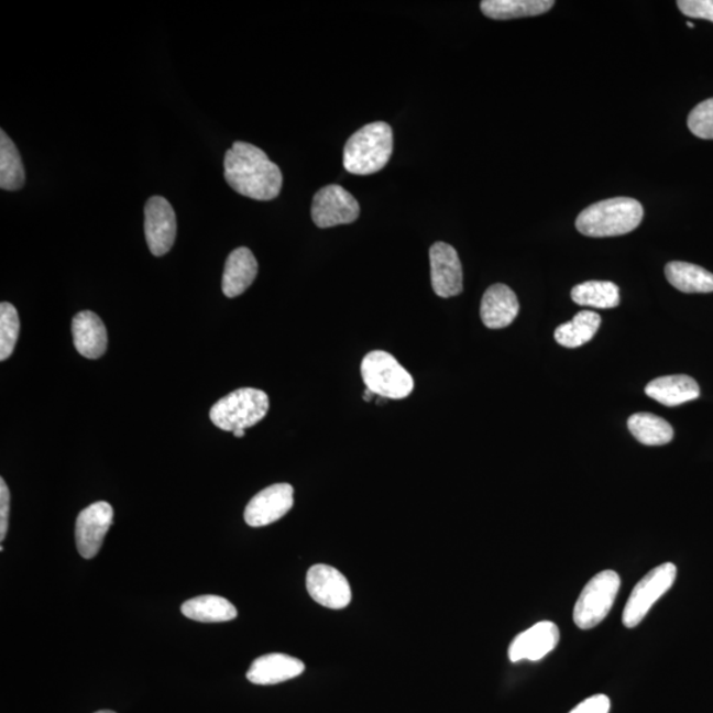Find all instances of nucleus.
<instances>
[{
    "label": "nucleus",
    "mask_w": 713,
    "mask_h": 713,
    "mask_svg": "<svg viewBox=\"0 0 713 713\" xmlns=\"http://www.w3.org/2000/svg\"><path fill=\"white\" fill-rule=\"evenodd\" d=\"M677 566L672 563L660 564L639 580L634 586L623 613V623L626 627H636L649 613L651 606L670 590L677 579Z\"/></svg>",
    "instance_id": "7"
},
{
    "label": "nucleus",
    "mask_w": 713,
    "mask_h": 713,
    "mask_svg": "<svg viewBox=\"0 0 713 713\" xmlns=\"http://www.w3.org/2000/svg\"><path fill=\"white\" fill-rule=\"evenodd\" d=\"M114 511L108 502L99 501L78 514L76 544L84 559H92L101 550L106 534L112 525Z\"/></svg>",
    "instance_id": "10"
},
{
    "label": "nucleus",
    "mask_w": 713,
    "mask_h": 713,
    "mask_svg": "<svg viewBox=\"0 0 713 713\" xmlns=\"http://www.w3.org/2000/svg\"><path fill=\"white\" fill-rule=\"evenodd\" d=\"M689 129L700 139L713 141V98L705 99L690 112Z\"/></svg>",
    "instance_id": "28"
},
{
    "label": "nucleus",
    "mask_w": 713,
    "mask_h": 713,
    "mask_svg": "<svg viewBox=\"0 0 713 713\" xmlns=\"http://www.w3.org/2000/svg\"><path fill=\"white\" fill-rule=\"evenodd\" d=\"M677 4L685 17L710 20L713 23V0H679Z\"/></svg>",
    "instance_id": "29"
},
{
    "label": "nucleus",
    "mask_w": 713,
    "mask_h": 713,
    "mask_svg": "<svg viewBox=\"0 0 713 713\" xmlns=\"http://www.w3.org/2000/svg\"><path fill=\"white\" fill-rule=\"evenodd\" d=\"M644 208L629 197L610 198L588 207L578 217L579 233L592 238L630 233L643 222Z\"/></svg>",
    "instance_id": "3"
},
{
    "label": "nucleus",
    "mask_w": 713,
    "mask_h": 713,
    "mask_svg": "<svg viewBox=\"0 0 713 713\" xmlns=\"http://www.w3.org/2000/svg\"><path fill=\"white\" fill-rule=\"evenodd\" d=\"M235 438H243L244 436V429H237V431L233 432Z\"/></svg>",
    "instance_id": "33"
},
{
    "label": "nucleus",
    "mask_w": 713,
    "mask_h": 713,
    "mask_svg": "<svg viewBox=\"0 0 713 713\" xmlns=\"http://www.w3.org/2000/svg\"><path fill=\"white\" fill-rule=\"evenodd\" d=\"M307 591L317 604L329 610H343L352 601L349 581L336 568L316 564L307 573Z\"/></svg>",
    "instance_id": "11"
},
{
    "label": "nucleus",
    "mask_w": 713,
    "mask_h": 713,
    "mask_svg": "<svg viewBox=\"0 0 713 713\" xmlns=\"http://www.w3.org/2000/svg\"><path fill=\"white\" fill-rule=\"evenodd\" d=\"M366 388L386 399H405L414 390V380L394 355L375 350L365 355L361 365Z\"/></svg>",
    "instance_id": "5"
},
{
    "label": "nucleus",
    "mask_w": 713,
    "mask_h": 713,
    "mask_svg": "<svg viewBox=\"0 0 713 713\" xmlns=\"http://www.w3.org/2000/svg\"><path fill=\"white\" fill-rule=\"evenodd\" d=\"M621 586L617 572L606 570L588 581L574 605L573 621L580 629L590 630L603 623L611 612Z\"/></svg>",
    "instance_id": "6"
},
{
    "label": "nucleus",
    "mask_w": 713,
    "mask_h": 713,
    "mask_svg": "<svg viewBox=\"0 0 713 713\" xmlns=\"http://www.w3.org/2000/svg\"><path fill=\"white\" fill-rule=\"evenodd\" d=\"M601 326V317L592 310H581L571 321L555 330V340L564 348H579L590 342Z\"/></svg>",
    "instance_id": "23"
},
{
    "label": "nucleus",
    "mask_w": 713,
    "mask_h": 713,
    "mask_svg": "<svg viewBox=\"0 0 713 713\" xmlns=\"http://www.w3.org/2000/svg\"><path fill=\"white\" fill-rule=\"evenodd\" d=\"M72 334L77 352L85 359H101L108 349V330L101 317L91 310H83L73 317Z\"/></svg>",
    "instance_id": "15"
},
{
    "label": "nucleus",
    "mask_w": 713,
    "mask_h": 713,
    "mask_svg": "<svg viewBox=\"0 0 713 713\" xmlns=\"http://www.w3.org/2000/svg\"><path fill=\"white\" fill-rule=\"evenodd\" d=\"M294 506V487L275 484L254 495L244 508V522L251 527H263L279 520Z\"/></svg>",
    "instance_id": "12"
},
{
    "label": "nucleus",
    "mask_w": 713,
    "mask_h": 713,
    "mask_svg": "<svg viewBox=\"0 0 713 713\" xmlns=\"http://www.w3.org/2000/svg\"><path fill=\"white\" fill-rule=\"evenodd\" d=\"M257 262L251 250L238 248L231 251L224 263L222 293L228 297L240 296L254 283Z\"/></svg>",
    "instance_id": "18"
},
{
    "label": "nucleus",
    "mask_w": 713,
    "mask_h": 713,
    "mask_svg": "<svg viewBox=\"0 0 713 713\" xmlns=\"http://www.w3.org/2000/svg\"><path fill=\"white\" fill-rule=\"evenodd\" d=\"M11 494L4 479H0V540L6 539L9 531Z\"/></svg>",
    "instance_id": "30"
},
{
    "label": "nucleus",
    "mask_w": 713,
    "mask_h": 713,
    "mask_svg": "<svg viewBox=\"0 0 713 713\" xmlns=\"http://www.w3.org/2000/svg\"><path fill=\"white\" fill-rule=\"evenodd\" d=\"M360 204L341 185H327L314 197L312 220L317 228L327 229L356 221Z\"/></svg>",
    "instance_id": "8"
},
{
    "label": "nucleus",
    "mask_w": 713,
    "mask_h": 713,
    "mask_svg": "<svg viewBox=\"0 0 713 713\" xmlns=\"http://www.w3.org/2000/svg\"><path fill=\"white\" fill-rule=\"evenodd\" d=\"M687 25H689L690 29H693V24L691 22L687 23Z\"/></svg>",
    "instance_id": "35"
},
{
    "label": "nucleus",
    "mask_w": 713,
    "mask_h": 713,
    "mask_svg": "<svg viewBox=\"0 0 713 713\" xmlns=\"http://www.w3.org/2000/svg\"><path fill=\"white\" fill-rule=\"evenodd\" d=\"M375 394L370 392V390H365V393H363V401L365 402H372L374 398Z\"/></svg>",
    "instance_id": "32"
},
{
    "label": "nucleus",
    "mask_w": 713,
    "mask_h": 713,
    "mask_svg": "<svg viewBox=\"0 0 713 713\" xmlns=\"http://www.w3.org/2000/svg\"><path fill=\"white\" fill-rule=\"evenodd\" d=\"M270 408L268 395L262 390L243 387L223 396L210 408L209 418L222 431L234 432L260 423Z\"/></svg>",
    "instance_id": "4"
},
{
    "label": "nucleus",
    "mask_w": 713,
    "mask_h": 713,
    "mask_svg": "<svg viewBox=\"0 0 713 713\" xmlns=\"http://www.w3.org/2000/svg\"><path fill=\"white\" fill-rule=\"evenodd\" d=\"M431 262V282L435 294L445 297L462 293V266L458 251L451 244L436 242L429 249Z\"/></svg>",
    "instance_id": "13"
},
{
    "label": "nucleus",
    "mask_w": 713,
    "mask_h": 713,
    "mask_svg": "<svg viewBox=\"0 0 713 713\" xmlns=\"http://www.w3.org/2000/svg\"><path fill=\"white\" fill-rule=\"evenodd\" d=\"M552 0H484L481 11L494 20H511L527 17H538L550 11Z\"/></svg>",
    "instance_id": "22"
},
{
    "label": "nucleus",
    "mask_w": 713,
    "mask_h": 713,
    "mask_svg": "<svg viewBox=\"0 0 713 713\" xmlns=\"http://www.w3.org/2000/svg\"><path fill=\"white\" fill-rule=\"evenodd\" d=\"M645 393L651 399L666 407H677L683 403L695 401L700 395L698 382L689 375L659 376L646 386Z\"/></svg>",
    "instance_id": "19"
},
{
    "label": "nucleus",
    "mask_w": 713,
    "mask_h": 713,
    "mask_svg": "<svg viewBox=\"0 0 713 713\" xmlns=\"http://www.w3.org/2000/svg\"><path fill=\"white\" fill-rule=\"evenodd\" d=\"M25 183V171L20 152L6 134L0 131V188L4 190H19Z\"/></svg>",
    "instance_id": "25"
},
{
    "label": "nucleus",
    "mask_w": 713,
    "mask_h": 713,
    "mask_svg": "<svg viewBox=\"0 0 713 713\" xmlns=\"http://www.w3.org/2000/svg\"><path fill=\"white\" fill-rule=\"evenodd\" d=\"M519 303L517 295L506 284L489 287L481 300V320L489 329H502L517 319Z\"/></svg>",
    "instance_id": "16"
},
{
    "label": "nucleus",
    "mask_w": 713,
    "mask_h": 713,
    "mask_svg": "<svg viewBox=\"0 0 713 713\" xmlns=\"http://www.w3.org/2000/svg\"><path fill=\"white\" fill-rule=\"evenodd\" d=\"M571 297L579 306L611 309L619 304V288L612 282L590 281L573 287Z\"/></svg>",
    "instance_id": "26"
},
{
    "label": "nucleus",
    "mask_w": 713,
    "mask_h": 713,
    "mask_svg": "<svg viewBox=\"0 0 713 713\" xmlns=\"http://www.w3.org/2000/svg\"><path fill=\"white\" fill-rule=\"evenodd\" d=\"M20 332L18 310L11 303L0 304V360H9Z\"/></svg>",
    "instance_id": "27"
},
{
    "label": "nucleus",
    "mask_w": 713,
    "mask_h": 713,
    "mask_svg": "<svg viewBox=\"0 0 713 713\" xmlns=\"http://www.w3.org/2000/svg\"><path fill=\"white\" fill-rule=\"evenodd\" d=\"M144 233L149 249L155 256H163L174 246L177 233L176 213L162 196L151 197L144 208Z\"/></svg>",
    "instance_id": "9"
},
{
    "label": "nucleus",
    "mask_w": 713,
    "mask_h": 713,
    "mask_svg": "<svg viewBox=\"0 0 713 713\" xmlns=\"http://www.w3.org/2000/svg\"><path fill=\"white\" fill-rule=\"evenodd\" d=\"M306 670V665L300 659L287 654L273 652L256 658L248 671L251 683L271 685L287 682L297 678Z\"/></svg>",
    "instance_id": "17"
},
{
    "label": "nucleus",
    "mask_w": 713,
    "mask_h": 713,
    "mask_svg": "<svg viewBox=\"0 0 713 713\" xmlns=\"http://www.w3.org/2000/svg\"><path fill=\"white\" fill-rule=\"evenodd\" d=\"M182 613L198 623H227L238 616L237 607L229 600L216 594H205L185 601Z\"/></svg>",
    "instance_id": "21"
},
{
    "label": "nucleus",
    "mask_w": 713,
    "mask_h": 713,
    "mask_svg": "<svg viewBox=\"0 0 713 713\" xmlns=\"http://www.w3.org/2000/svg\"><path fill=\"white\" fill-rule=\"evenodd\" d=\"M96 713H116V712H114V711L105 710V711H98V712H96Z\"/></svg>",
    "instance_id": "34"
},
{
    "label": "nucleus",
    "mask_w": 713,
    "mask_h": 713,
    "mask_svg": "<svg viewBox=\"0 0 713 713\" xmlns=\"http://www.w3.org/2000/svg\"><path fill=\"white\" fill-rule=\"evenodd\" d=\"M559 640V627L551 621H541L513 639L508 647V658L512 662H519L524 659L537 662L551 652L558 646Z\"/></svg>",
    "instance_id": "14"
},
{
    "label": "nucleus",
    "mask_w": 713,
    "mask_h": 713,
    "mask_svg": "<svg viewBox=\"0 0 713 713\" xmlns=\"http://www.w3.org/2000/svg\"><path fill=\"white\" fill-rule=\"evenodd\" d=\"M667 281L684 294L713 293V274L687 262H670L665 268Z\"/></svg>",
    "instance_id": "20"
},
{
    "label": "nucleus",
    "mask_w": 713,
    "mask_h": 713,
    "mask_svg": "<svg viewBox=\"0 0 713 713\" xmlns=\"http://www.w3.org/2000/svg\"><path fill=\"white\" fill-rule=\"evenodd\" d=\"M223 168L224 180L241 196L270 201L281 194L282 171L256 145L235 142L224 154Z\"/></svg>",
    "instance_id": "1"
},
{
    "label": "nucleus",
    "mask_w": 713,
    "mask_h": 713,
    "mask_svg": "<svg viewBox=\"0 0 713 713\" xmlns=\"http://www.w3.org/2000/svg\"><path fill=\"white\" fill-rule=\"evenodd\" d=\"M394 147L393 130L386 122L363 125L348 139L343 149V167L353 175H373L392 157Z\"/></svg>",
    "instance_id": "2"
},
{
    "label": "nucleus",
    "mask_w": 713,
    "mask_h": 713,
    "mask_svg": "<svg viewBox=\"0 0 713 713\" xmlns=\"http://www.w3.org/2000/svg\"><path fill=\"white\" fill-rule=\"evenodd\" d=\"M611 700L606 695H594L581 702L570 713H610Z\"/></svg>",
    "instance_id": "31"
},
{
    "label": "nucleus",
    "mask_w": 713,
    "mask_h": 713,
    "mask_svg": "<svg viewBox=\"0 0 713 713\" xmlns=\"http://www.w3.org/2000/svg\"><path fill=\"white\" fill-rule=\"evenodd\" d=\"M627 428L639 442L645 446H665L673 438V429L669 421L659 416L647 413H638L627 420Z\"/></svg>",
    "instance_id": "24"
}]
</instances>
